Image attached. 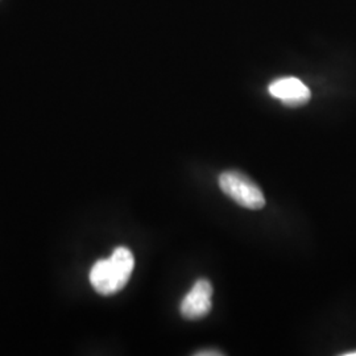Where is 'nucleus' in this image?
<instances>
[{"instance_id":"obj_4","label":"nucleus","mask_w":356,"mask_h":356,"mask_svg":"<svg viewBox=\"0 0 356 356\" xmlns=\"http://www.w3.org/2000/svg\"><path fill=\"white\" fill-rule=\"evenodd\" d=\"M269 94L289 107H300L310 101V90L302 81L294 76H284L269 85Z\"/></svg>"},{"instance_id":"obj_5","label":"nucleus","mask_w":356,"mask_h":356,"mask_svg":"<svg viewBox=\"0 0 356 356\" xmlns=\"http://www.w3.org/2000/svg\"><path fill=\"white\" fill-rule=\"evenodd\" d=\"M195 356H219L222 355V353L216 351V350H202L200 353H195Z\"/></svg>"},{"instance_id":"obj_6","label":"nucleus","mask_w":356,"mask_h":356,"mask_svg":"<svg viewBox=\"0 0 356 356\" xmlns=\"http://www.w3.org/2000/svg\"><path fill=\"white\" fill-rule=\"evenodd\" d=\"M343 356H356V351H351V353H346Z\"/></svg>"},{"instance_id":"obj_1","label":"nucleus","mask_w":356,"mask_h":356,"mask_svg":"<svg viewBox=\"0 0 356 356\" xmlns=\"http://www.w3.org/2000/svg\"><path fill=\"white\" fill-rule=\"evenodd\" d=\"M135 267L134 254L127 247L115 248L108 259L97 261L90 270V282L101 296H113L127 285Z\"/></svg>"},{"instance_id":"obj_3","label":"nucleus","mask_w":356,"mask_h":356,"mask_svg":"<svg viewBox=\"0 0 356 356\" xmlns=\"http://www.w3.org/2000/svg\"><path fill=\"white\" fill-rule=\"evenodd\" d=\"M213 285L206 279L195 281L191 292L188 293L181 305L179 313L185 319L195 321L204 318L213 306Z\"/></svg>"},{"instance_id":"obj_2","label":"nucleus","mask_w":356,"mask_h":356,"mask_svg":"<svg viewBox=\"0 0 356 356\" xmlns=\"http://www.w3.org/2000/svg\"><path fill=\"white\" fill-rule=\"evenodd\" d=\"M219 188L232 201L250 210H260L266 204L261 189L241 172L229 170L219 176Z\"/></svg>"}]
</instances>
